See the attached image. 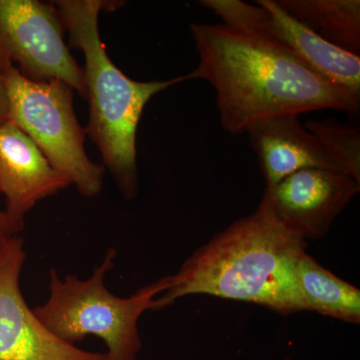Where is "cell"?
<instances>
[{
  "label": "cell",
  "instance_id": "6da1fadb",
  "mask_svg": "<svg viewBox=\"0 0 360 360\" xmlns=\"http://www.w3.org/2000/svg\"><path fill=\"white\" fill-rule=\"evenodd\" d=\"M191 32L200 63L184 80L210 82L227 134L276 116L359 110L360 94L324 79L266 37L225 25L193 23Z\"/></svg>",
  "mask_w": 360,
  "mask_h": 360
},
{
  "label": "cell",
  "instance_id": "7a4b0ae2",
  "mask_svg": "<svg viewBox=\"0 0 360 360\" xmlns=\"http://www.w3.org/2000/svg\"><path fill=\"white\" fill-rule=\"evenodd\" d=\"M307 248V241L276 219L264 191L255 212L213 236L167 276V288L153 310L167 309L184 296L203 295L255 303L284 315L309 311L295 274Z\"/></svg>",
  "mask_w": 360,
  "mask_h": 360
},
{
  "label": "cell",
  "instance_id": "3957f363",
  "mask_svg": "<svg viewBox=\"0 0 360 360\" xmlns=\"http://www.w3.org/2000/svg\"><path fill=\"white\" fill-rule=\"evenodd\" d=\"M70 34V46L84 52L89 117L85 134L101 153L104 168L123 198L139 194L136 162L137 127L146 104L158 92L184 82V77L167 82H135L112 63L101 40L98 15L105 9L99 0L52 2Z\"/></svg>",
  "mask_w": 360,
  "mask_h": 360
},
{
  "label": "cell",
  "instance_id": "277c9868",
  "mask_svg": "<svg viewBox=\"0 0 360 360\" xmlns=\"http://www.w3.org/2000/svg\"><path fill=\"white\" fill-rule=\"evenodd\" d=\"M115 257V248H110L85 279L75 274L60 277L51 269L49 298L32 309L52 335L68 345L94 335L105 343L108 360H137L142 347L139 319L153 310L155 298L167 288V278L161 277L129 297L116 296L105 285Z\"/></svg>",
  "mask_w": 360,
  "mask_h": 360
},
{
  "label": "cell",
  "instance_id": "5b68a950",
  "mask_svg": "<svg viewBox=\"0 0 360 360\" xmlns=\"http://www.w3.org/2000/svg\"><path fill=\"white\" fill-rule=\"evenodd\" d=\"M8 120L32 139L52 167L87 198L101 193L105 168L85 151V129L73 110V89L60 80L37 82L14 66L2 70Z\"/></svg>",
  "mask_w": 360,
  "mask_h": 360
},
{
  "label": "cell",
  "instance_id": "8992f818",
  "mask_svg": "<svg viewBox=\"0 0 360 360\" xmlns=\"http://www.w3.org/2000/svg\"><path fill=\"white\" fill-rule=\"evenodd\" d=\"M53 4L0 0V70L13 65L32 82L60 80L86 99L84 68L65 41Z\"/></svg>",
  "mask_w": 360,
  "mask_h": 360
},
{
  "label": "cell",
  "instance_id": "52a82bcc",
  "mask_svg": "<svg viewBox=\"0 0 360 360\" xmlns=\"http://www.w3.org/2000/svg\"><path fill=\"white\" fill-rule=\"evenodd\" d=\"M224 25L257 33L281 45L331 84L360 94V56L343 51L298 22L276 0H201Z\"/></svg>",
  "mask_w": 360,
  "mask_h": 360
},
{
  "label": "cell",
  "instance_id": "ba28073f",
  "mask_svg": "<svg viewBox=\"0 0 360 360\" xmlns=\"http://www.w3.org/2000/svg\"><path fill=\"white\" fill-rule=\"evenodd\" d=\"M25 240L14 236L0 252V360H108L52 335L28 307L20 288Z\"/></svg>",
  "mask_w": 360,
  "mask_h": 360
},
{
  "label": "cell",
  "instance_id": "9c48e42d",
  "mask_svg": "<svg viewBox=\"0 0 360 360\" xmlns=\"http://www.w3.org/2000/svg\"><path fill=\"white\" fill-rule=\"evenodd\" d=\"M359 191L360 182L349 175L319 168L300 170L265 188L278 221L307 243L323 238Z\"/></svg>",
  "mask_w": 360,
  "mask_h": 360
},
{
  "label": "cell",
  "instance_id": "30bf717a",
  "mask_svg": "<svg viewBox=\"0 0 360 360\" xmlns=\"http://www.w3.org/2000/svg\"><path fill=\"white\" fill-rule=\"evenodd\" d=\"M70 186L22 130L9 120L0 125V195L16 233L25 229L26 215L40 200Z\"/></svg>",
  "mask_w": 360,
  "mask_h": 360
},
{
  "label": "cell",
  "instance_id": "8fae6325",
  "mask_svg": "<svg viewBox=\"0 0 360 360\" xmlns=\"http://www.w3.org/2000/svg\"><path fill=\"white\" fill-rule=\"evenodd\" d=\"M246 132L257 153L266 187L310 168L347 174L323 142L302 127L298 115L267 118L251 125Z\"/></svg>",
  "mask_w": 360,
  "mask_h": 360
},
{
  "label": "cell",
  "instance_id": "7c38bea8",
  "mask_svg": "<svg viewBox=\"0 0 360 360\" xmlns=\"http://www.w3.org/2000/svg\"><path fill=\"white\" fill-rule=\"evenodd\" d=\"M298 22L329 44L359 56V0H276Z\"/></svg>",
  "mask_w": 360,
  "mask_h": 360
},
{
  "label": "cell",
  "instance_id": "4fadbf2b",
  "mask_svg": "<svg viewBox=\"0 0 360 360\" xmlns=\"http://www.w3.org/2000/svg\"><path fill=\"white\" fill-rule=\"evenodd\" d=\"M296 281L309 311L359 324L360 290L319 264L309 253L298 258Z\"/></svg>",
  "mask_w": 360,
  "mask_h": 360
},
{
  "label": "cell",
  "instance_id": "5bb4252c",
  "mask_svg": "<svg viewBox=\"0 0 360 360\" xmlns=\"http://www.w3.org/2000/svg\"><path fill=\"white\" fill-rule=\"evenodd\" d=\"M338 158L347 174L360 182V134L356 127L335 120H309L304 125Z\"/></svg>",
  "mask_w": 360,
  "mask_h": 360
},
{
  "label": "cell",
  "instance_id": "9a60e30c",
  "mask_svg": "<svg viewBox=\"0 0 360 360\" xmlns=\"http://www.w3.org/2000/svg\"><path fill=\"white\" fill-rule=\"evenodd\" d=\"M20 236L15 231L7 217L4 208L0 206V252L4 250V246L9 243L14 236Z\"/></svg>",
  "mask_w": 360,
  "mask_h": 360
},
{
  "label": "cell",
  "instance_id": "2e32d148",
  "mask_svg": "<svg viewBox=\"0 0 360 360\" xmlns=\"http://www.w3.org/2000/svg\"><path fill=\"white\" fill-rule=\"evenodd\" d=\"M9 106L4 75L0 70V125L8 122Z\"/></svg>",
  "mask_w": 360,
  "mask_h": 360
}]
</instances>
